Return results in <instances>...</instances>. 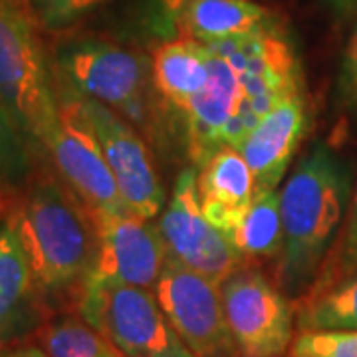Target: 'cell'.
<instances>
[{
  "mask_svg": "<svg viewBox=\"0 0 357 357\" xmlns=\"http://www.w3.org/2000/svg\"><path fill=\"white\" fill-rule=\"evenodd\" d=\"M349 199V173L342 159L324 143L300 159L280 191L284 248L278 284L298 294L318 272L342 225Z\"/></svg>",
  "mask_w": 357,
  "mask_h": 357,
  "instance_id": "1",
  "label": "cell"
},
{
  "mask_svg": "<svg viewBox=\"0 0 357 357\" xmlns=\"http://www.w3.org/2000/svg\"><path fill=\"white\" fill-rule=\"evenodd\" d=\"M107 0H28L34 18L46 30H64Z\"/></svg>",
  "mask_w": 357,
  "mask_h": 357,
  "instance_id": "24",
  "label": "cell"
},
{
  "mask_svg": "<svg viewBox=\"0 0 357 357\" xmlns=\"http://www.w3.org/2000/svg\"><path fill=\"white\" fill-rule=\"evenodd\" d=\"M157 304L195 357H238L225 319L220 284L167 256L153 288Z\"/></svg>",
  "mask_w": 357,
  "mask_h": 357,
  "instance_id": "8",
  "label": "cell"
},
{
  "mask_svg": "<svg viewBox=\"0 0 357 357\" xmlns=\"http://www.w3.org/2000/svg\"><path fill=\"white\" fill-rule=\"evenodd\" d=\"M272 26V16L252 0H197L178 18L181 38L204 46L238 40Z\"/></svg>",
  "mask_w": 357,
  "mask_h": 357,
  "instance_id": "16",
  "label": "cell"
},
{
  "mask_svg": "<svg viewBox=\"0 0 357 357\" xmlns=\"http://www.w3.org/2000/svg\"><path fill=\"white\" fill-rule=\"evenodd\" d=\"M24 133L0 100V187L20 185L30 171Z\"/></svg>",
  "mask_w": 357,
  "mask_h": 357,
  "instance_id": "22",
  "label": "cell"
},
{
  "mask_svg": "<svg viewBox=\"0 0 357 357\" xmlns=\"http://www.w3.org/2000/svg\"><path fill=\"white\" fill-rule=\"evenodd\" d=\"M60 86L107 105L133 128L151 123V60L137 50L96 38L64 44L56 56Z\"/></svg>",
  "mask_w": 357,
  "mask_h": 357,
  "instance_id": "4",
  "label": "cell"
},
{
  "mask_svg": "<svg viewBox=\"0 0 357 357\" xmlns=\"http://www.w3.org/2000/svg\"><path fill=\"white\" fill-rule=\"evenodd\" d=\"M211 48L229 60L243 88V102L227 131L230 147L243 139L272 107L302 93V70L296 52L274 24L246 38L211 44Z\"/></svg>",
  "mask_w": 357,
  "mask_h": 357,
  "instance_id": "6",
  "label": "cell"
},
{
  "mask_svg": "<svg viewBox=\"0 0 357 357\" xmlns=\"http://www.w3.org/2000/svg\"><path fill=\"white\" fill-rule=\"evenodd\" d=\"M197 0H157L159 22L165 30H177L178 18Z\"/></svg>",
  "mask_w": 357,
  "mask_h": 357,
  "instance_id": "27",
  "label": "cell"
},
{
  "mask_svg": "<svg viewBox=\"0 0 357 357\" xmlns=\"http://www.w3.org/2000/svg\"><path fill=\"white\" fill-rule=\"evenodd\" d=\"M79 102L93 126L128 211L145 220L155 218L165 206V191L143 137L107 105L82 96Z\"/></svg>",
  "mask_w": 357,
  "mask_h": 357,
  "instance_id": "11",
  "label": "cell"
},
{
  "mask_svg": "<svg viewBox=\"0 0 357 357\" xmlns=\"http://www.w3.org/2000/svg\"><path fill=\"white\" fill-rule=\"evenodd\" d=\"M211 74L208 46L189 38L161 44L151 58L155 91L183 112L192 98L206 86Z\"/></svg>",
  "mask_w": 357,
  "mask_h": 357,
  "instance_id": "17",
  "label": "cell"
},
{
  "mask_svg": "<svg viewBox=\"0 0 357 357\" xmlns=\"http://www.w3.org/2000/svg\"><path fill=\"white\" fill-rule=\"evenodd\" d=\"M157 227L169 256L217 284L229 280L243 266L229 238L204 217L192 169L181 171Z\"/></svg>",
  "mask_w": 357,
  "mask_h": 357,
  "instance_id": "10",
  "label": "cell"
},
{
  "mask_svg": "<svg viewBox=\"0 0 357 357\" xmlns=\"http://www.w3.org/2000/svg\"><path fill=\"white\" fill-rule=\"evenodd\" d=\"M0 100L26 141L48 151L60 123L58 93L24 0H0Z\"/></svg>",
  "mask_w": 357,
  "mask_h": 357,
  "instance_id": "3",
  "label": "cell"
},
{
  "mask_svg": "<svg viewBox=\"0 0 357 357\" xmlns=\"http://www.w3.org/2000/svg\"><path fill=\"white\" fill-rule=\"evenodd\" d=\"M98 250L84 284L135 286L153 290L167 262L159 227L135 215L93 220Z\"/></svg>",
  "mask_w": 357,
  "mask_h": 357,
  "instance_id": "12",
  "label": "cell"
},
{
  "mask_svg": "<svg viewBox=\"0 0 357 357\" xmlns=\"http://www.w3.org/2000/svg\"><path fill=\"white\" fill-rule=\"evenodd\" d=\"M292 357H357V332H300Z\"/></svg>",
  "mask_w": 357,
  "mask_h": 357,
  "instance_id": "23",
  "label": "cell"
},
{
  "mask_svg": "<svg viewBox=\"0 0 357 357\" xmlns=\"http://www.w3.org/2000/svg\"><path fill=\"white\" fill-rule=\"evenodd\" d=\"M0 357H50L38 345H20V347H4Z\"/></svg>",
  "mask_w": 357,
  "mask_h": 357,
  "instance_id": "29",
  "label": "cell"
},
{
  "mask_svg": "<svg viewBox=\"0 0 357 357\" xmlns=\"http://www.w3.org/2000/svg\"><path fill=\"white\" fill-rule=\"evenodd\" d=\"M300 332H357V272L316 294L298 314Z\"/></svg>",
  "mask_w": 357,
  "mask_h": 357,
  "instance_id": "20",
  "label": "cell"
},
{
  "mask_svg": "<svg viewBox=\"0 0 357 357\" xmlns=\"http://www.w3.org/2000/svg\"><path fill=\"white\" fill-rule=\"evenodd\" d=\"M241 260H266L282 255L280 191L258 192L243 222L227 236Z\"/></svg>",
  "mask_w": 357,
  "mask_h": 357,
  "instance_id": "19",
  "label": "cell"
},
{
  "mask_svg": "<svg viewBox=\"0 0 357 357\" xmlns=\"http://www.w3.org/2000/svg\"><path fill=\"white\" fill-rule=\"evenodd\" d=\"M208 82L189 105L181 112L187 119L192 159L203 165L217 149L227 145V131L243 102V88L236 70L230 62L213 50Z\"/></svg>",
  "mask_w": 357,
  "mask_h": 357,
  "instance_id": "14",
  "label": "cell"
},
{
  "mask_svg": "<svg viewBox=\"0 0 357 357\" xmlns=\"http://www.w3.org/2000/svg\"><path fill=\"white\" fill-rule=\"evenodd\" d=\"M225 319L238 357H280L292 342V306L258 270L220 284Z\"/></svg>",
  "mask_w": 357,
  "mask_h": 357,
  "instance_id": "9",
  "label": "cell"
},
{
  "mask_svg": "<svg viewBox=\"0 0 357 357\" xmlns=\"http://www.w3.org/2000/svg\"><path fill=\"white\" fill-rule=\"evenodd\" d=\"M199 199L206 220L229 236L256 199V181L236 147L225 145L211 155L197 175Z\"/></svg>",
  "mask_w": 357,
  "mask_h": 357,
  "instance_id": "15",
  "label": "cell"
},
{
  "mask_svg": "<svg viewBox=\"0 0 357 357\" xmlns=\"http://www.w3.org/2000/svg\"><path fill=\"white\" fill-rule=\"evenodd\" d=\"M337 266L344 274H351V272L357 270V191L354 201H351V208H349L344 241H342V246H340Z\"/></svg>",
  "mask_w": 357,
  "mask_h": 357,
  "instance_id": "26",
  "label": "cell"
},
{
  "mask_svg": "<svg viewBox=\"0 0 357 357\" xmlns=\"http://www.w3.org/2000/svg\"><path fill=\"white\" fill-rule=\"evenodd\" d=\"M340 20H349L357 14V0H326Z\"/></svg>",
  "mask_w": 357,
  "mask_h": 357,
  "instance_id": "28",
  "label": "cell"
},
{
  "mask_svg": "<svg viewBox=\"0 0 357 357\" xmlns=\"http://www.w3.org/2000/svg\"><path fill=\"white\" fill-rule=\"evenodd\" d=\"M79 316L123 357H195L165 318L153 290L82 284Z\"/></svg>",
  "mask_w": 357,
  "mask_h": 357,
  "instance_id": "5",
  "label": "cell"
},
{
  "mask_svg": "<svg viewBox=\"0 0 357 357\" xmlns=\"http://www.w3.org/2000/svg\"><path fill=\"white\" fill-rule=\"evenodd\" d=\"M40 340L50 357H123L84 319H60L48 326Z\"/></svg>",
  "mask_w": 357,
  "mask_h": 357,
  "instance_id": "21",
  "label": "cell"
},
{
  "mask_svg": "<svg viewBox=\"0 0 357 357\" xmlns=\"http://www.w3.org/2000/svg\"><path fill=\"white\" fill-rule=\"evenodd\" d=\"M56 93L60 123L48 153L58 171L93 220L128 215V206L105 161L93 126L82 107L79 96L64 86H60V91Z\"/></svg>",
  "mask_w": 357,
  "mask_h": 357,
  "instance_id": "7",
  "label": "cell"
},
{
  "mask_svg": "<svg viewBox=\"0 0 357 357\" xmlns=\"http://www.w3.org/2000/svg\"><path fill=\"white\" fill-rule=\"evenodd\" d=\"M307 131L304 96H292L258 119L234 147L248 163L258 192L276 191Z\"/></svg>",
  "mask_w": 357,
  "mask_h": 357,
  "instance_id": "13",
  "label": "cell"
},
{
  "mask_svg": "<svg viewBox=\"0 0 357 357\" xmlns=\"http://www.w3.org/2000/svg\"><path fill=\"white\" fill-rule=\"evenodd\" d=\"M36 290L20 238L6 220L0 227V351L30 316Z\"/></svg>",
  "mask_w": 357,
  "mask_h": 357,
  "instance_id": "18",
  "label": "cell"
},
{
  "mask_svg": "<svg viewBox=\"0 0 357 357\" xmlns=\"http://www.w3.org/2000/svg\"><path fill=\"white\" fill-rule=\"evenodd\" d=\"M337 100L349 112H357V22L349 42L345 46L340 76H337Z\"/></svg>",
  "mask_w": 357,
  "mask_h": 357,
  "instance_id": "25",
  "label": "cell"
},
{
  "mask_svg": "<svg viewBox=\"0 0 357 357\" xmlns=\"http://www.w3.org/2000/svg\"><path fill=\"white\" fill-rule=\"evenodd\" d=\"M13 225L42 292L86 280L98 250L96 222L56 181H40L16 204Z\"/></svg>",
  "mask_w": 357,
  "mask_h": 357,
  "instance_id": "2",
  "label": "cell"
}]
</instances>
